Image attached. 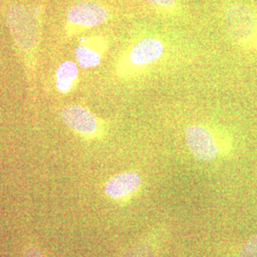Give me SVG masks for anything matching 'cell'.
<instances>
[{
	"instance_id": "1",
	"label": "cell",
	"mask_w": 257,
	"mask_h": 257,
	"mask_svg": "<svg viewBox=\"0 0 257 257\" xmlns=\"http://www.w3.org/2000/svg\"><path fill=\"white\" fill-rule=\"evenodd\" d=\"M185 141L196 159L210 162L229 156L232 151L230 134L218 126L204 123L190 124L185 130Z\"/></svg>"
},
{
	"instance_id": "13",
	"label": "cell",
	"mask_w": 257,
	"mask_h": 257,
	"mask_svg": "<svg viewBox=\"0 0 257 257\" xmlns=\"http://www.w3.org/2000/svg\"><path fill=\"white\" fill-rule=\"evenodd\" d=\"M24 257H45L43 252L35 246H30L24 252Z\"/></svg>"
},
{
	"instance_id": "6",
	"label": "cell",
	"mask_w": 257,
	"mask_h": 257,
	"mask_svg": "<svg viewBox=\"0 0 257 257\" xmlns=\"http://www.w3.org/2000/svg\"><path fill=\"white\" fill-rule=\"evenodd\" d=\"M61 119L74 134L85 140L104 138L108 132V123L81 105L66 106L60 112Z\"/></svg>"
},
{
	"instance_id": "11",
	"label": "cell",
	"mask_w": 257,
	"mask_h": 257,
	"mask_svg": "<svg viewBox=\"0 0 257 257\" xmlns=\"http://www.w3.org/2000/svg\"><path fill=\"white\" fill-rule=\"evenodd\" d=\"M149 6L165 17H177L182 11L180 0H145Z\"/></svg>"
},
{
	"instance_id": "5",
	"label": "cell",
	"mask_w": 257,
	"mask_h": 257,
	"mask_svg": "<svg viewBox=\"0 0 257 257\" xmlns=\"http://www.w3.org/2000/svg\"><path fill=\"white\" fill-rule=\"evenodd\" d=\"M110 19V11L101 3L80 1L68 10L65 31L67 36L73 37L104 24Z\"/></svg>"
},
{
	"instance_id": "7",
	"label": "cell",
	"mask_w": 257,
	"mask_h": 257,
	"mask_svg": "<svg viewBox=\"0 0 257 257\" xmlns=\"http://www.w3.org/2000/svg\"><path fill=\"white\" fill-rule=\"evenodd\" d=\"M110 42L107 37L102 36L82 37L74 50L77 65L85 70L98 67L107 54Z\"/></svg>"
},
{
	"instance_id": "3",
	"label": "cell",
	"mask_w": 257,
	"mask_h": 257,
	"mask_svg": "<svg viewBox=\"0 0 257 257\" xmlns=\"http://www.w3.org/2000/svg\"><path fill=\"white\" fill-rule=\"evenodd\" d=\"M6 19L25 63L33 68L39 43V23L37 16L25 6L15 4L6 10Z\"/></svg>"
},
{
	"instance_id": "8",
	"label": "cell",
	"mask_w": 257,
	"mask_h": 257,
	"mask_svg": "<svg viewBox=\"0 0 257 257\" xmlns=\"http://www.w3.org/2000/svg\"><path fill=\"white\" fill-rule=\"evenodd\" d=\"M142 188L141 176L136 172H124L111 176L105 184V193L116 202H128Z\"/></svg>"
},
{
	"instance_id": "4",
	"label": "cell",
	"mask_w": 257,
	"mask_h": 257,
	"mask_svg": "<svg viewBox=\"0 0 257 257\" xmlns=\"http://www.w3.org/2000/svg\"><path fill=\"white\" fill-rule=\"evenodd\" d=\"M224 24L230 39L239 47H257V13L245 4L231 3L224 11Z\"/></svg>"
},
{
	"instance_id": "12",
	"label": "cell",
	"mask_w": 257,
	"mask_h": 257,
	"mask_svg": "<svg viewBox=\"0 0 257 257\" xmlns=\"http://www.w3.org/2000/svg\"><path fill=\"white\" fill-rule=\"evenodd\" d=\"M238 257H257V231L240 248Z\"/></svg>"
},
{
	"instance_id": "10",
	"label": "cell",
	"mask_w": 257,
	"mask_h": 257,
	"mask_svg": "<svg viewBox=\"0 0 257 257\" xmlns=\"http://www.w3.org/2000/svg\"><path fill=\"white\" fill-rule=\"evenodd\" d=\"M78 65L74 61H65L56 70V88L61 93H69L74 90L78 82Z\"/></svg>"
},
{
	"instance_id": "2",
	"label": "cell",
	"mask_w": 257,
	"mask_h": 257,
	"mask_svg": "<svg viewBox=\"0 0 257 257\" xmlns=\"http://www.w3.org/2000/svg\"><path fill=\"white\" fill-rule=\"evenodd\" d=\"M165 54V44L157 37L140 38L119 55L115 74L121 79H134L145 74Z\"/></svg>"
},
{
	"instance_id": "9",
	"label": "cell",
	"mask_w": 257,
	"mask_h": 257,
	"mask_svg": "<svg viewBox=\"0 0 257 257\" xmlns=\"http://www.w3.org/2000/svg\"><path fill=\"white\" fill-rule=\"evenodd\" d=\"M164 228L152 230L143 236L121 257H158L165 243Z\"/></svg>"
}]
</instances>
